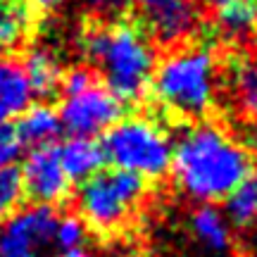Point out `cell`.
<instances>
[{
	"label": "cell",
	"mask_w": 257,
	"mask_h": 257,
	"mask_svg": "<svg viewBox=\"0 0 257 257\" xmlns=\"http://www.w3.org/2000/svg\"><path fill=\"white\" fill-rule=\"evenodd\" d=\"M172 169L184 191L198 200H224L252 174V155L210 124L191 126L172 148Z\"/></svg>",
	"instance_id": "cell-1"
},
{
	"label": "cell",
	"mask_w": 257,
	"mask_h": 257,
	"mask_svg": "<svg viewBox=\"0 0 257 257\" xmlns=\"http://www.w3.org/2000/svg\"><path fill=\"white\" fill-rule=\"evenodd\" d=\"M83 53L91 64L100 67L105 88L119 102H138L155 74V53L141 24L114 22L93 27L83 36Z\"/></svg>",
	"instance_id": "cell-2"
},
{
	"label": "cell",
	"mask_w": 257,
	"mask_h": 257,
	"mask_svg": "<svg viewBox=\"0 0 257 257\" xmlns=\"http://www.w3.org/2000/svg\"><path fill=\"white\" fill-rule=\"evenodd\" d=\"M212 53L207 48H186L167 57L153 74V95L179 117H200L212 105Z\"/></svg>",
	"instance_id": "cell-3"
},
{
	"label": "cell",
	"mask_w": 257,
	"mask_h": 257,
	"mask_svg": "<svg viewBox=\"0 0 257 257\" xmlns=\"http://www.w3.org/2000/svg\"><path fill=\"white\" fill-rule=\"evenodd\" d=\"M102 155L114 169L131 172L143 179L165 176L172 167V143L155 121L131 117L117 121L102 136Z\"/></svg>",
	"instance_id": "cell-4"
},
{
	"label": "cell",
	"mask_w": 257,
	"mask_h": 257,
	"mask_svg": "<svg viewBox=\"0 0 257 257\" xmlns=\"http://www.w3.org/2000/svg\"><path fill=\"white\" fill-rule=\"evenodd\" d=\"M143 176L121 169H100L98 174L88 176L79 188V219L93 231L110 233L134 214V207L143 198Z\"/></svg>",
	"instance_id": "cell-5"
},
{
	"label": "cell",
	"mask_w": 257,
	"mask_h": 257,
	"mask_svg": "<svg viewBox=\"0 0 257 257\" xmlns=\"http://www.w3.org/2000/svg\"><path fill=\"white\" fill-rule=\"evenodd\" d=\"M55 207L31 205L0 224V257H41L55 243Z\"/></svg>",
	"instance_id": "cell-6"
},
{
	"label": "cell",
	"mask_w": 257,
	"mask_h": 257,
	"mask_svg": "<svg viewBox=\"0 0 257 257\" xmlns=\"http://www.w3.org/2000/svg\"><path fill=\"white\" fill-rule=\"evenodd\" d=\"M124 102H119L105 86L95 83L88 91L72 95L62 102L60 124L74 138H91L112 128L124 114Z\"/></svg>",
	"instance_id": "cell-7"
},
{
	"label": "cell",
	"mask_w": 257,
	"mask_h": 257,
	"mask_svg": "<svg viewBox=\"0 0 257 257\" xmlns=\"http://www.w3.org/2000/svg\"><path fill=\"white\" fill-rule=\"evenodd\" d=\"M19 174H22V188L34 200V205H46V207L60 205L72 191V181L64 174L60 148L55 143L34 148Z\"/></svg>",
	"instance_id": "cell-8"
},
{
	"label": "cell",
	"mask_w": 257,
	"mask_h": 257,
	"mask_svg": "<svg viewBox=\"0 0 257 257\" xmlns=\"http://www.w3.org/2000/svg\"><path fill=\"white\" fill-rule=\"evenodd\" d=\"M136 3L141 8L138 24L162 43H174L193 29V8L186 0H136Z\"/></svg>",
	"instance_id": "cell-9"
},
{
	"label": "cell",
	"mask_w": 257,
	"mask_h": 257,
	"mask_svg": "<svg viewBox=\"0 0 257 257\" xmlns=\"http://www.w3.org/2000/svg\"><path fill=\"white\" fill-rule=\"evenodd\" d=\"M31 86L22 62L12 57H0V124L10 117H19L31 105Z\"/></svg>",
	"instance_id": "cell-10"
},
{
	"label": "cell",
	"mask_w": 257,
	"mask_h": 257,
	"mask_svg": "<svg viewBox=\"0 0 257 257\" xmlns=\"http://www.w3.org/2000/svg\"><path fill=\"white\" fill-rule=\"evenodd\" d=\"M62 131L60 114L50 105H29L15 124V136L22 146H48Z\"/></svg>",
	"instance_id": "cell-11"
},
{
	"label": "cell",
	"mask_w": 257,
	"mask_h": 257,
	"mask_svg": "<svg viewBox=\"0 0 257 257\" xmlns=\"http://www.w3.org/2000/svg\"><path fill=\"white\" fill-rule=\"evenodd\" d=\"M60 162L69 181L83 184L88 176L98 174L105 165V155L98 141L93 138H72L60 148Z\"/></svg>",
	"instance_id": "cell-12"
},
{
	"label": "cell",
	"mask_w": 257,
	"mask_h": 257,
	"mask_svg": "<svg viewBox=\"0 0 257 257\" xmlns=\"http://www.w3.org/2000/svg\"><path fill=\"white\" fill-rule=\"evenodd\" d=\"M22 67H24V74H27L29 86H31L34 95L50 98V95L57 93L60 83H62V69H60L57 57L48 48H34V50H29V55L22 62Z\"/></svg>",
	"instance_id": "cell-13"
},
{
	"label": "cell",
	"mask_w": 257,
	"mask_h": 257,
	"mask_svg": "<svg viewBox=\"0 0 257 257\" xmlns=\"http://www.w3.org/2000/svg\"><path fill=\"white\" fill-rule=\"evenodd\" d=\"M191 226H193L195 238L200 240L207 250H212V252H224V250H229L231 233H229L226 221H224V214H221L217 207H212V205L198 207L191 217Z\"/></svg>",
	"instance_id": "cell-14"
},
{
	"label": "cell",
	"mask_w": 257,
	"mask_h": 257,
	"mask_svg": "<svg viewBox=\"0 0 257 257\" xmlns=\"http://www.w3.org/2000/svg\"><path fill=\"white\" fill-rule=\"evenodd\" d=\"M31 24L34 17L27 3L12 0L0 5V53L15 50L31 31Z\"/></svg>",
	"instance_id": "cell-15"
},
{
	"label": "cell",
	"mask_w": 257,
	"mask_h": 257,
	"mask_svg": "<svg viewBox=\"0 0 257 257\" xmlns=\"http://www.w3.org/2000/svg\"><path fill=\"white\" fill-rule=\"evenodd\" d=\"M224 212L231 219L233 226L245 229L250 224L257 221V172L248 174L238 186L236 191H231L224 198Z\"/></svg>",
	"instance_id": "cell-16"
},
{
	"label": "cell",
	"mask_w": 257,
	"mask_h": 257,
	"mask_svg": "<svg viewBox=\"0 0 257 257\" xmlns=\"http://www.w3.org/2000/svg\"><path fill=\"white\" fill-rule=\"evenodd\" d=\"M217 10V24L229 36H248L257 29V0H231Z\"/></svg>",
	"instance_id": "cell-17"
},
{
	"label": "cell",
	"mask_w": 257,
	"mask_h": 257,
	"mask_svg": "<svg viewBox=\"0 0 257 257\" xmlns=\"http://www.w3.org/2000/svg\"><path fill=\"white\" fill-rule=\"evenodd\" d=\"M233 88L238 93L243 110L257 119V60L233 62Z\"/></svg>",
	"instance_id": "cell-18"
},
{
	"label": "cell",
	"mask_w": 257,
	"mask_h": 257,
	"mask_svg": "<svg viewBox=\"0 0 257 257\" xmlns=\"http://www.w3.org/2000/svg\"><path fill=\"white\" fill-rule=\"evenodd\" d=\"M24 198L22 174L17 167H0V221L15 214L17 205Z\"/></svg>",
	"instance_id": "cell-19"
},
{
	"label": "cell",
	"mask_w": 257,
	"mask_h": 257,
	"mask_svg": "<svg viewBox=\"0 0 257 257\" xmlns=\"http://www.w3.org/2000/svg\"><path fill=\"white\" fill-rule=\"evenodd\" d=\"M83 236H86V226L79 217H62L55 226V243L62 248V252H69V250H81Z\"/></svg>",
	"instance_id": "cell-20"
},
{
	"label": "cell",
	"mask_w": 257,
	"mask_h": 257,
	"mask_svg": "<svg viewBox=\"0 0 257 257\" xmlns=\"http://www.w3.org/2000/svg\"><path fill=\"white\" fill-rule=\"evenodd\" d=\"M95 83H98V79H95L93 69H88V67H74V69H69V72L62 76L60 88L64 91L67 98H72V95H79V93L88 91Z\"/></svg>",
	"instance_id": "cell-21"
},
{
	"label": "cell",
	"mask_w": 257,
	"mask_h": 257,
	"mask_svg": "<svg viewBox=\"0 0 257 257\" xmlns=\"http://www.w3.org/2000/svg\"><path fill=\"white\" fill-rule=\"evenodd\" d=\"M36 8H43V10H48V8H55V5H60V3H64V0H31Z\"/></svg>",
	"instance_id": "cell-22"
},
{
	"label": "cell",
	"mask_w": 257,
	"mask_h": 257,
	"mask_svg": "<svg viewBox=\"0 0 257 257\" xmlns=\"http://www.w3.org/2000/svg\"><path fill=\"white\" fill-rule=\"evenodd\" d=\"M57 257H91L86 250H69V252H62V255H57Z\"/></svg>",
	"instance_id": "cell-23"
},
{
	"label": "cell",
	"mask_w": 257,
	"mask_h": 257,
	"mask_svg": "<svg viewBox=\"0 0 257 257\" xmlns=\"http://www.w3.org/2000/svg\"><path fill=\"white\" fill-rule=\"evenodd\" d=\"M93 3L105 5V8H117V5H121V0H93Z\"/></svg>",
	"instance_id": "cell-24"
},
{
	"label": "cell",
	"mask_w": 257,
	"mask_h": 257,
	"mask_svg": "<svg viewBox=\"0 0 257 257\" xmlns=\"http://www.w3.org/2000/svg\"><path fill=\"white\" fill-rule=\"evenodd\" d=\"M250 148L255 150V155H257V126L250 131Z\"/></svg>",
	"instance_id": "cell-25"
},
{
	"label": "cell",
	"mask_w": 257,
	"mask_h": 257,
	"mask_svg": "<svg viewBox=\"0 0 257 257\" xmlns=\"http://www.w3.org/2000/svg\"><path fill=\"white\" fill-rule=\"evenodd\" d=\"M207 3H212V8H221V5H226L231 0H207Z\"/></svg>",
	"instance_id": "cell-26"
},
{
	"label": "cell",
	"mask_w": 257,
	"mask_h": 257,
	"mask_svg": "<svg viewBox=\"0 0 257 257\" xmlns=\"http://www.w3.org/2000/svg\"><path fill=\"white\" fill-rule=\"evenodd\" d=\"M5 3H12V0H0V5H5Z\"/></svg>",
	"instance_id": "cell-27"
}]
</instances>
